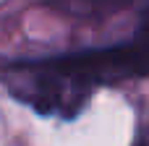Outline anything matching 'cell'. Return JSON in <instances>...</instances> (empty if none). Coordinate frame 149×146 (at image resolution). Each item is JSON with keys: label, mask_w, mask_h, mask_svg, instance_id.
Returning <instances> with one entry per match:
<instances>
[{"label": "cell", "mask_w": 149, "mask_h": 146, "mask_svg": "<svg viewBox=\"0 0 149 146\" xmlns=\"http://www.w3.org/2000/svg\"><path fill=\"white\" fill-rule=\"evenodd\" d=\"M47 3L73 18H107L131 5V0H47Z\"/></svg>", "instance_id": "cell-1"}, {"label": "cell", "mask_w": 149, "mask_h": 146, "mask_svg": "<svg viewBox=\"0 0 149 146\" xmlns=\"http://www.w3.org/2000/svg\"><path fill=\"white\" fill-rule=\"evenodd\" d=\"M144 29H149V10H147V16H144V24H141Z\"/></svg>", "instance_id": "cell-2"}]
</instances>
